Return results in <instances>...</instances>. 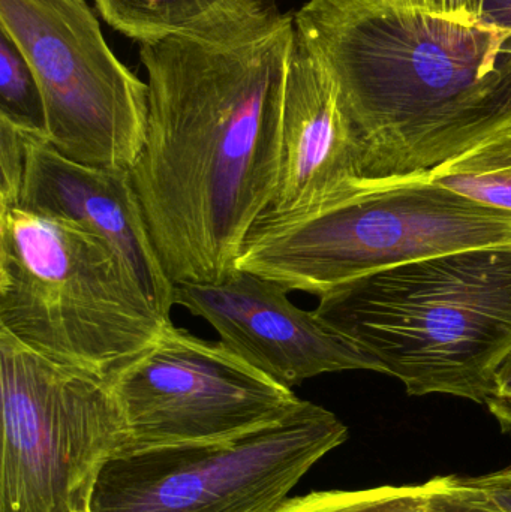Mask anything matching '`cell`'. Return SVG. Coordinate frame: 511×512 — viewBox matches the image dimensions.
Returning <instances> with one entry per match:
<instances>
[{
  "mask_svg": "<svg viewBox=\"0 0 511 512\" xmlns=\"http://www.w3.org/2000/svg\"><path fill=\"white\" fill-rule=\"evenodd\" d=\"M423 512H507L495 504L483 477H438Z\"/></svg>",
  "mask_w": 511,
  "mask_h": 512,
  "instance_id": "17",
  "label": "cell"
},
{
  "mask_svg": "<svg viewBox=\"0 0 511 512\" xmlns=\"http://www.w3.org/2000/svg\"><path fill=\"white\" fill-rule=\"evenodd\" d=\"M489 495L498 507L511 512V468L483 477Z\"/></svg>",
  "mask_w": 511,
  "mask_h": 512,
  "instance_id": "22",
  "label": "cell"
},
{
  "mask_svg": "<svg viewBox=\"0 0 511 512\" xmlns=\"http://www.w3.org/2000/svg\"><path fill=\"white\" fill-rule=\"evenodd\" d=\"M485 405L497 418L501 429L511 436V351L495 372L492 390Z\"/></svg>",
  "mask_w": 511,
  "mask_h": 512,
  "instance_id": "19",
  "label": "cell"
},
{
  "mask_svg": "<svg viewBox=\"0 0 511 512\" xmlns=\"http://www.w3.org/2000/svg\"><path fill=\"white\" fill-rule=\"evenodd\" d=\"M511 245V213L428 176L389 183L311 215L263 216L236 262L290 291L321 295L362 276L431 256Z\"/></svg>",
  "mask_w": 511,
  "mask_h": 512,
  "instance_id": "5",
  "label": "cell"
},
{
  "mask_svg": "<svg viewBox=\"0 0 511 512\" xmlns=\"http://www.w3.org/2000/svg\"><path fill=\"white\" fill-rule=\"evenodd\" d=\"M314 312L411 396L485 405L511 351V245L375 271L321 295Z\"/></svg>",
  "mask_w": 511,
  "mask_h": 512,
  "instance_id": "3",
  "label": "cell"
},
{
  "mask_svg": "<svg viewBox=\"0 0 511 512\" xmlns=\"http://www.w3.org/2000/svg\"><path fill=\"white\" fill-rule=\"evenodd\" d=\"M347 438L333 412L303 400L287 420L237 441L116 457L92 512H276Z\"/></svg>",
  "mask_w": 511,
  "mask_h": 512,
  "instance_id": "7",
  "label": "cell"
},
{
  "mask_svg": "<svg viewBox=\"0 0 511 512\" xmlns=\"http://www.w3.org/2000/svg\"><path fill=\"white\" fill-rule=\"evenodd\" d=\"M428 180L483 206L511 213V122L434 168Z\"/></svg>",
  "mask_w": 511,
  "mask_h": 512,
  "instance_id": "14",
  "label": "cell"
},
{
  "mask_svg": "<svg viewBox=\"0 0 511 512\" xmlns=\"http://www.w3.org/2000/svg\"><path fill=\"white\" fill-rule=\"evenodd\" d=\"M294 24L341 92L372 185L422 179L511 122L504 30L392 0H309Z\"/></svg>",
  "mask_w": 511,
  "mask_h": 512,
  "instance_id": "2",
  "label": "cell"
},
{
  "mask_svg": "<svg viewBox=\"0 0 511 512\" xmlns=\"http://www.w3.org/2000/svg\"><path fill=\"white\" fill-rule=\"evenodd\" d=\"M0 119L35 134H45L44 96L32 66L14 39L0 29ZM47 135V134H45Z\"/></svg>",
  "mask_w": 511,
  "mask_h": 512,
  "instance_id": "16",
  "label": "cell"
},
{
  "mask_svg": "<svg viewBox=\"0 0 511 512\" xmlns=\"http://www.w3.org/2000/svg\"><path fill=\"white\" fill-rule=\"evenodd\" d=\"M402 6L422 9L462 23H479L480 0H392Z\"/></svg>",
  "mask_w": 511,
  "mask_h": 512,
  "instance_id": "20",
  "label": "cell"
},
{
  "mask_svg": "<svg viewBox=\"0 0 511 512\" xmlns=\"http://www.w3.org/2000/svg\"><path fill=\"white\" fill-rule=\"evenodd\" d=\"M174 304L209 322L228 349L284 387L345 370L383 373L314 310L297 307L287 289L249 271L234 270L218 282L177 283Z\"/></svg>",
  "mask_w": 511,
  "mask_h": 512,
  "instance_id": "10",
  "label": "cell"
},
{
  "mask_svg": "<svg viewBox=\"0 0 511 512\" xmlns=\"http://www.w3.org/2000/svg\"><path fill=\"white\" fill-rule=\"evenodd\" d=\"M0 512H92L128 442L108 379L50 360L0 328Z\"/></svg>",
  "mask_w": 511,
  "mask_h": 512,
  "instance_id": "6",
  "label": "cell"
},
{
  "mask_svg": "<svg viewBox=\"0 0 511 512\" xmlns=\"http://www.w3.org/2000/svg\"><path fill=\"white\" fill-rule=\"evenodd\" d=\"M438 477L417 486L329 490L288 498L276 512H423Z\"/></svg>",
  "mask_w": 511,
  "mask_h": 512,
  "instance_id": "15",
  "label": "cell"
},
{
  "mask_svg": "<svg viewBox=\"0 0 511 512\" xmlns=\"http://www.w3.org/2000/svg\"><path fill=\"white\" fill-rule=\"evenodd\" d=\"M173 324L107 243L63 219L0 212V328L110 379Z\"/></svg>",
  "mask_w": 511,
  "mask_h": 512,
  "instance_id": "4",
  "label": "cell"
},
{
  "mask_svg": "<svg viewBox=\"0 0 511 512\" xmlns=\"http://www.w3.org/2000/svg\"><path fill=\"white\" fill-rule=\"evenodd\" d=\"M23 134L26 173L18 207L63 219L107 243L137 277L153 306L171 319L176 285L150 236L131 170L80 164L60 155L47 135Z\"/></svg>",
  "mask_w": 511,
  "mask_h": 512,
  "instance_id": "12",
  "label": "cell"
},
{
  "mask_svg": "<svg viewBox=\"0 0 511 512\" xmlns=\"http://www.w3.org/2000/svg\"><path fill=\"white\" fill-rule=\"evenodd\" d=\"M374 188L365 144L341 92L296 30L285 81L278 182L264 216L311 215Z\"/></svg>",
  "mask_w": 511,
  "mask_h": 512,
  "instance_id": "11",
  "label": "cell"
},
{
  "mask_svg": "<svg viewBox=\"0 0 511 512\" xmlns=\"http://www.w3.org/2000/svg\"><path fill=\"white\" fill-rule=\"evenodd\" d=\"M26 173V144L20 128L0 119V212L20 206Z\"/></svg>",
  "mask_w": 511,
  "mask_h": 512,
  "instance_id": "18",
  "label": "cell"
},
{
  "mask_svg": "<svg viewBox=\"0 0 511 512\" xmlns=\"http://www.w3.org/2000/svg\"><path fill=\"white\" fill-rule=\"evenodd\" d=\"M294 35L275 6L141 44L149 116L131 177L174 285L230 276L270 209Z\"/></svg>",
  "mask_w": 511,
  "mask_h": 512,
  "instance_id": "1",
  "label": "cell"
},
{
  "mask_svg": "<svg viewBox=\"0 0 511 512\" xmlns=\"http://www.w3.org/2000/svg\"><path fill=\"white\" fill-rule=\"evenodd\" d=\"M117 32L147 44L198 35L275 8L273 0H93Z\"/></svg>",
  "mask_w": 511,
  "mask_h": 512,
  "instance_id": "13",
  "label": "cell"
},
{
  "mask_svg": "<svg viewBox=\"0 0 511 512\" xmlns=\"http://www.w3.org/2000/svg\"><path fill=\"white\" fill-rule=\"evenodd\" d=\"M0 29L38 78L51 146L80 164L131 170L149 86L114 56L87 0H0Z\"/></svg>",
  "mask_w": 511,
  "mask_h": 512,
  "instance_id": "8",
  "label": "cell"
},
{
  "mask_svg": "<svg viewBox=\"0 0 511 512\" xmlns=\"http://www.w3.org/2000/svg\"><path fill=\"white\" fill-rule=\"evenodd\" d=\"M108 382L128 430L123 454L227 444L282 423L303 402L221 340L173 324Z\"/></svg>",
  "mask_w": 511,
  "mask_h": 512,
  "instance_id": "9",
  "label": "cell"
},
{
  "mask_svg": "<svg viewBox=\"0 0 511 512\" xmlns=\"http://www.w3.org/2000/svg\"><path fill=\"white\" fill-rule=\"evenodd\" d=\"M479 21L509 33L511 50V0H480Z\"/></svg>",
  "mask_w": 511,
  "mask_h": 512,
  "instance_id": "21",
  "label": "cell"
}]
</instances>
